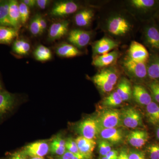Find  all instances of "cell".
Listing matches in <instances>:
<instances>
[{
	"instance_id": "cell-1",
	"label": "cell",
	"mask_w": 159,
	"mask_h": 159,
	"mask_svg": "<svg viewBox=\"0 0 159 159\" xmlns=\"http://www.w3.org/2000/svg\"><path fill=\"white\" fill-rule=\"evenodd\" d=\"M100 130L103 129L118 128L122 126L121 112L113 109L102 111L97 118Z\"/></svg>"
},
{
	"instance_id": "cell-2",
	"label": "cell",
	"mask_w": 159,
	"mask_h": 159,
	"mask_svg": "<svg viewBox=\"0 0 159 159\" xmlns=\"http://www.w3.org/2000/svg\"><path fill=\"white\" fill-rule=\"evenodd\" d=\"M77 131L81 136L94 140L100 131L97 118H89L80 122L77 125Z\"/></svg>"
},
{
	"instance_id": "cell-3",
	"label": "cell",
	"mask_w": 159,
	"mask_h": 159,
	"mask_svg": "<svg viewBox=\"0 0 159 159\" xmlns=\"http://www.w3.org/2000/svg\"><path fill=\"white\" fill-rule=\"evenodd\" d=\"M122 125L134 129L142 125V118L140 113L135 109L129 107L120 111Z\"/></svg>"
},
{
	"instance_id": "cell-4",
	"label": "cell",
	"mask_w": 159,
	"mask_h": 159,
	"mask_svg": "<svg viewBox=\"0 0 159 159\" xmlns=\"http://www.w3.org/2000/svg\"><path fill=\"white\" fill-rule=\"evenodd\" d=\"M78 5L72 1H61L55 3L50 14L54 17H62L73 14L78 9Z\"/></svg>"
},
{
	"instance_id": "cell-5",
	"label": "cell",
	"mask_w": 159,
	"mask_h": 159,
	"mask_svg": "<svg viewBox=\"0 0 159 159\" xmlns=\"http://www.w3.org/2000/svg\"><path fill=\"white\" fill-rule=\"evenodd\" d=\"M23 151L28 157L43 158L50 151V145L45 141H37L27 145Z\"/></svg>"
},
{
	"instance_id": "cell-6",
	"label": "cell",
	"mask_w": 159,
	"mask_h": 159,
	"mask_svg": "<svg viewBox=\"0 0 159 159\" xmlns=\"http://www.w3.org/2000/svg\"><path fill=\"white\" fill-rule=\"evenodd\" d=\"M15 103L14 94L4 90L0 91V120L11 112Z\"/></svg>"
},
{
	"instance_id": "cell-7",
	"label": "cell",
	"mask_w": 159,
	"mask_h": 159,
	"mask_svg": "<svg viewBox=\"0 0 159 159\" xmlns=\"http://www.w3.org/2000/svg\"><path fill=\"white\" fill-rule=\"evenodd\" d=\"M129 58L137 62L145 63L149 58V53L142 44L133 41L129 50Z\"/></svg>"
},
{
	"instance_id": "cell-8",
	"label": "cell",
	"mask_w": 159,
	"mask_h": 159,
	"mask_svg": "<svg viewBox=\"0 0 159 159\" xmlns=\"http://www.w3.org/2000/svg\"><path fill=\"white\" fill-rule=\"evenodd\" d=\"M91 39L89 31L74 29L69 33L68 40L76 48H82L88 44Z\"/></svg>"
},
{
	"instance_id": "cell-9",
	"label": "cell",
	"mask_w": 159,
	"mask_h": 159,
	"mask_svg": "<svg viewBox=\"0 0 159 159\" xmlns=\"http://www.w3.org/2000/svg\"><path fill=\"white\" fill-rule=\"evenodd\" d=\"M69 23L67 21L61 20L51 24L49 29V40L54 41L64 36L68 31Z\"/></svg>"
},
{
	"instance_id": "cell-10",
	"label": "cell",
	"mask_w": 159,
	"mask_h": 159,
	"mask_svg": "<svg viewBox=\"0 0 159 159\" xmlns=\"http://www.w3.org/2000/svg\"><path fill=\"white\" fill-rule=\"evenodd\" d=\"M129 28L130 26L127 20L120 16L113 18L108 23V31L114 35H123L129 31Z\"/></svg>"
},
{
	"instance_id": "cell-11",
	"label": "cell",
	"mask_w": 159,
	"mask_h": 159,
	"mask_svg": "<svg viewBox=\"0 0 159 159\" xmlns=\"http://www.w3.org/2000/svg\"><path fill=\"white\" fill-rule=\"evenodd\" d=\"M125 69L134 77L143 78L147 74V68L145 63L134 61L129 58L125 60L124 62Z\"/></svg>"
},
{
	"instance_id": "cell-12",
	"label": "cell",
	"mask_w": 159,
	"mask_h": 159,
	"mask_svg": "<svg viewBox=\"0 0 159 159\" xmlns=\"http://www.w3.org/2000/svg\"><path fill=\"white\" fill-rule=\"evenodd\" d=\"M99 134L102 140L110 144H118L123 139V133L118 128L103 129L100 130Z\"/></svg>"
},
{
	"instance_id": "cell-13",
	"label": "cell",
	"mask_w": 159,
	"mask_h": 159,
	"mask_svg": "<svg viewBox=\"0 0 159 159\" xmlns=\"http://www.w3.org/2000/svg\"><path fill=\"white\" fill-rule=\"evenodd\" d=\"M148 139V133L145 131L137 130L131 132L127 137V140L131 145L136 148H142Z\"/></svg>"
},
{
	"instance_id": "cell-14",
	"label": "cell",
	"mask_w": 159,
	"mask_h": 159,
	"mask_svg": "<svg viewBox=\"0 0 159 159\" xmlns=\"http://www.w3.org/2000/svg\"><path fill=\"white\" fill-rule=\"evenodd\" d=\"M118 45V43L115 41L107 38H103L95 43L93 51L95 54L102 55L109 53Z\"/></svg>"
},
{
	"instance_id": "cell-15",
	"label": "cell",
	"mask_w": 159,
	"mask_h": 159,
	"mask_svg": "<svg viewBox=\"0 0 159 159\" xmlns=\"http://www.w3.org/2000/svg\"><path fill=\"white\" fill-rule=\"evenodd\" d=\"M55 52L59 57L66 58L76 57L81 54L80 51L75 46L65 43H62L57 46Z\"/></svg>"
},
{
	"instance_id": "cell-16",
	"label": "cell",
	"mask_w": 159,
	"mask_h": 159,
	"mask_svg": "<svg viewBox=\"0 0 159 159\" xmlns=\"http://www.w3.org/2000/svg\"><path fill=\"white\" fill-rule=\"evenodd\" d=\"M132 95L136 102L140 105L147 106L152 102L150 94L142 86H134Z\"/></svg>"
},
{
	"instance_id": "cell-17",
	"label": "cell",
	"mask_w": 159,
	"mask_h": 159,
	"mask_svg": "<svg viewBox=\"0 0 159 159\" xmlns=\"http://www.w3.org/2000/svg\"><path fill=\"white\" fill-rule=\"evenodd\" d=\"M9 19L11 27L18 29L20 26L19 2L16 0L9 1Z\"/></svg>"
},
{
	"instance_id": "cell-18",
	"label": "cell",
	"mask_w": 159,
	"mask_h": 159,
	"mask_svg": "<svg viewBox=\"0 0 159 159\" xmlns=\"http://www.w3.org/2000/svg\"><path fill=\"white\" fill-rule=\"evenodd\" d=\"M118 55L117 52L113 51L102 55H97L93 59L92 64L98 67L110 65L116 59Z\"/></svg>"
},
{
	"instance_id": "cell-19",
	"label": "cell",
	"mask_w": 159,
	"mask_h": 159,
	"mask_svg": "<svg viewBox=\"0 0 159 159\" xmlns=\"http://www.w3.org/2000/svg\"><path fill=\"white\" fill-rule=\"evenodd\" d=\"M18 35V29L0 26V44H10Z\"/></svg>"
},
{
	"instance_id": "cell-20",
	"label": "cell",
	"mask_w": 159,
	"mask_h": 159,
	"mask_svg": "<svg viewBox=\"0 0 159 159\" xmlns=\"http://www.w3.org/2000/svg\"><path fill=\"white\" fill-rule=\"evenodd\" d=\"M93 16V12L90 9H84L76 14L75 23L80 27H86L90 24Z\"/></svg>"
},
{
	"instance_id": "cell-21",
	"label": "cell",
	"mask_w": 159,
	"mask_h": 159,
	"mask_svg": "<svg viewBox=\"0 0 159 159\" xmlns=\"http://www.w3.org/2000/svg\"><path fill=\"white\" fill-rule=\"evenodd\" d=\"M122 101H128L132 95V91L129 82L125 78H123L119 83L116 91Z\"/></svg>"
},
{
	"instance_id": "cell-22",
	"label": "cell",
	"mask_w": 159,
	"mask_h": 159,
	"mask_svg": "<svg viewBox=\"0 0 159 159\" xmlns=\"http://www.w3.org/2000/svg\"><path fill=\"white\" fill-rule=\"evenodd\" d=\"M146 116L148 121L154 125L159 124V105L152 102L146 106Z\"/></svg>"
},
{
	"instance_id": "cell-23",
	"label": "cell",
	"mask_w": 159,
	"mask_h": 159,
	"mask_svg": "<svg viewBox=\"0 0 159 159\" xmlns=\"http://www.w3.org/2000/svg\"><path fill=\"white\" fill-rule=\"evenodd\" d=\"M12 50L15 54L25 56L29 54L31 50V45L25 40L22 39H17L13 42Z\"/></svg>"
},
{
	"instance_id": "cell-24",
	"label": "cell",
	"mask_w": 159,
	"mask_h": 159,
	"mask_svg": "<svg viewBox=\"0 0 159 159\" xmlns=\"http://www.w3.org/2000/svg\"><path fill=\"white\" fill-rule=\"evenodd\" d=\"M66 150V141L60 136H57L53 140L50 146V151L53 154L58 156L62 155Z\"/></svg>"
},
{
	"instance_id": "cell-25",
	"label": "cell",
	"mask_w": 159,
	"mask_h": 159,
	"mask_svg": "<svg viewBox=\"0 0 159 159\" xmlns=\"http://www.w3.org/2000/svg\"><path fill=\"white\" fill-rule=\"evenodd\" d=\"M9 12V1H0V26L11 27Z\"/></svg>"
},
{
	"instance_id": "cell-26",
	"label": "cell",
	"mask_w": 159,
	"mask_h": 159,
	"mask_svg": "<svg viewBox=\"0 0 159 159\" xmlns=\"http://www.w3.org/2000/svg\"><path fill=\"white\" fill-rule=\"evenodd\" d=\"M33 55L36 60L40 61H46L52 58V53L50 49L43 45L36 47L33 52Z\"/></svg>"
},
{
	"instance_id": "cell-27",
	"label": "cell",
	"mask_w": 159,
	"mask_h": 159,
	"mask_svg": "<svg viewBox=\"0 0 159 159\" xmlns=\"http://www.w3.org/2000/svg\"><path fill=\"white\" fill-rule=\"evenodd\" d=\"M147 42L152 48L159 50V32L155 27L148 28L146 31Z\"/></svg>"
},
{
	"instance_id": "cell-28",
	"label": "cell",
	"mask_w": 159,
	"mask_h": 159,
	"mask_svg": "<svg viewBox=\"0 0 159 159\" xmlns=\"http://www.w3.org/2000/svg\"><path fill=\"white\" fill-rule=\"evenodd\" d=\"M123 102L116 92L111 93L102 100V103L103 106L107 107H112L120 105Z\"/></svg>"
},
{
	"instance_id": "cell-29",
	"label": "cell",
	"mask_w": 159,
	"mask_h": 159,
	"mask_svg": "<svg viewBox=\"0 0 159 159\" xmlns=\"http://www.w3.org/2000/svg\"><path fill=\"white\" fill-rule=\"evenodd\" d=\"M97 75L113 86L116 84L118 79L116 74L110 69L102 70Z\"/></svg>"
},
{
	"instance_id": "cell-30",
	"label": "cell",
	"mask_w": 159,
	"mask_h": 159,
	"mask_svg": "<svg viewBox=\"0 0 159 159\" xmlns=\"http://www.w3.org/2000/svg\"><path fill=\"white\" fill-rule=\"evenodd\" d=\"M92 80L95 84L104 93L110 92L113 89L114 86L109 83L102 78H100L97 75L94 76L92 78Z\"/></svg>"
},
{
	"instance_id": "cell-31",
	"label": "cell",
	"mask_w": 159,
	"mask_h": 159,
	"mask_svg": "<svg viewBox=\"0 0 159 159\" xmlns=\"http://www.w3.org/2000/svg\"><path fill=\"white\" fill-rule=\"evenodd\" d=\"M96 144L97 143L95 140H92L87 144L79 148V152L84 156L87 159H90L92 157V154L95 148Z\"/></svg>"
},
{
	"instance_id": "cell-32",
	"label": "cell",
	"mask_w": 159,
	"mask_h": 159,
	"mask_svg": "<svg viewBox=\"0 0 159 159\" xmlns=\"http://www.w3.org/2000/svg\"><path fill=\"white\" fill-rule=\"evenodd\" d=\"M21 24L25 25L30 17V8L22 1L19 3Z\"/></svg>"
},
{
	"instance_id": "cell-33",
	"label": "cell",
	"mask_w": 159,
	"mask_h": 159,
	"mask_svg": "<svg viewBox=\"0 0 159 159\" xmlns=\"http://www.w3.org/2000/svg\"><path fill=\"white\" fill-rule=\"evenodd\" d=\"M147 74L151 79L159 78V59L152 62L147 68Z\"/></svg>"
},
{
	"instance_id": "cell-34",
	"label": "cell",
	"mask_w": 159,
	"mask_h": 159,
	"mask_svg": "<svg viewBox=\"0 0 159 159\" xmlns=\"http://www.w3.org/2000/svg\"><path fill=\"white\" fill-rule=\"evenodd\" d=\"M29 29L31 34L34 36H38L42 34L37 14L31 20L29 24Z\"/></svg>"
},
{
	"instance_id": "cell-35",
	"label": "cell",
	"mask_w": 159,
	"mask_h": 159,
	"mask_svg": "<svg viewBox=\"0 0 159 159\" xmlns=\"http://www.w3.org/2000/svg\"><path fill=\"white\" fill-rule=\"evenodd\" d=\"M99 154L102 157H105L111 149V146L109 142L104 140H101L98 143Z\"/></svg>"
},
{
	"instance_id": "cell-36",
	"label": "cell",
	"mask_w": 159,
	"mask_h": 159,
	"mask_svg": "<svg viewBox=\"0 0 159 159\" xmlns=\"http://www.w3.org/2000/svg\"><path fill=\"white\" fill-rule=\"evenodd\" d=\"M132 3L138 8H146L152 7L155 3L153 0H133Z\"/></svg>"
},
{
	"instance_id": "cell-37",
	"label": "cell",
	"mask_w": 159,
	"mask_h": 159,
	"mask_svg": "<svg viewBox=\"0 0 159 159\" xmlns=\"http://www.w3.org/2000/svg\"><path fill=\"white\" fill-rule=\"evenodd\" d=\"M66 150L74 154L79 153V150L76 142L72 139H69L66 141Z\"/></svg>"
},
{
	"instance_id": "cell-38",
	"label": "cell",
	"mask_w": 159,
	"mask_h": 159,
	"mask_svg": "<svg viewBox=\"0 0 159 159\" xmlns=\"http://www.w3.org/2000/svg\"><path fill=\"white\" fill-rule=\"evenodd\" d=\"M150 159H159V145L152 144L148 147Z\"/></svg>"
},
{
	"instance_id": "cell-39",
	"label": "cell",
	"mask_w": 159,
	"mask_h": 159,
	"mask_svg": "<svg viewBox=\"0 0 159 159\" xmlns=\"http://www.w3.org/2000/svg\"><path fill=\"white\" fill-rule=\"evenodd\" d=\"M149 88L154 99L159 103V83H152L149 85Z\"/></svg>"
},
{
	"instance_id": "cell-40",
	"label": "cell",
	"mask_w": 159,
	"mask_h": 159,
	"mask_svg": "<svg viewBox=\"0 0 159 159\" xmlns=\"http://www.w3.org/2000/svg\"><path fill=\"white\" fill-rule=\"evenodd\" d=\"M28 156L23 150L18 151L9 156L8 159H28Z\"/></svg>"
},
{
	"instance_id": "cell-41",
	"label": "cell",
	"mask_w": 159,
	"mask_h": 159,
	"mask_svg": "<svg viewBox=\"0 0 159 159\" xmlns=\"http://www.w3.org/2000/svg\"><path fill=\"white\" fill-rule=\"evenodd\" d=\"M129 159H146L145 153L139 151H131L129 153Z\"/></svg>"
},
{
	"instance_id": "cell-42",
	"label": "cell",
	"mask_w": 159,
	"mask_h": 159,
	"mask_svg": "<svg viewBox=\"0 0 159 159\" xmlns=\"http://www.w3.org/2000/svg\"><path fill=\"white\" fill-rule=\"evenodd\" d=\"M38 19L39 22L42 34L45 31L47 28V23L44 18L41 15L38 14Z\"/></svg>"
},
{
	"instance_id": "cell-43",
	"label": "cell",
	"mask_w": 159,
	"mask_h": 159,
	"mask_svg": "<svg viewBox=\"0 0 159 159\" xmlns=\"http://www.w3.org/2000/svg\"><path fill=\"white\" fill-rule=\"evenodd\" d=\"M36 6L41 9H45L51 3L49 0H36Z\"/></svg>"
},
{
	"instance_id": "cell-44",
	"label": "cell",
	"mask_w": 159,
	"mask_h": 159,
	"mask_svg": "<svg viewBox=\"0 0 159 159\" xmlns=\"http://www.w3.org/2000/svg\"><path fill=\"white\" fill-rule=\"evenodd\" d=\"M75 154L70 152L66 150L65 152L62 155L59 156L58 159H74Z\"/></svg>"
},
{
	"instance_id": "cell-45",
	"label": "cell",
	"mask_w": 159,
	"mask_h": 159,
	"mask_svg": "<svg viewBox=\"0 0 159 159\" xmlns=\"http://www.w3.org/2000/svg\"><path fill=\"white\" fill-rule=\"evenodd\" d=\"M119 154L116 150H111L107 154L106 157L109 159H118Z\"/></svg>"
},
{
	"instance_id": "cell-46",
	"label": "cell",
	"mask_w": 159,
	"mask_h": 159,
	"mask_svg": "<svg viewBox=\"0 0 159 159\" xmlns=\"http://www.w3.org/2000/svg\"><path fill=\"white\" fill-rule=\"evenodd\" d=\"M22 2L29 8H33L36 6V0H23Z\"/></svg>"
},
{
	"instance_id": "cell-47",
	"label": "cell",
	"mask_w": 159,
	"mask_h": 159,
	"mask_svg": "<svg viewBox=\"0 0 159 159\" xmlns=\"http://www.w3.org/2000/svg\"><path fill=\"white\" fill-rule=\"evenodd\" d=\"M118 159H129V153L125 150L121 151L119 154Z\"/></svg>"
},
{
	"instance_id": "cell-48",
	"label": "cell",
	"mask_w": 159,
	"mask_h": 159,
	"mask_svg": "<svg viewBox=\"0 0 159 159\" xmlns=\"http://www.w3.org/2000/svg\"><path fill=\"white\" fill-rule=\"evenodd\" d=\"M74 159H87L84 156L82 155V154L79 152L77 154H75V156Z\"/></svg>"
},
{
	"instance_id": "cell-49",
	"label": "cell",
	"mask_w": 159,
	"mask_h": 159,
	"mask_svg": "<svg viewBox=\"0 0 159 159\" xmlns=\"http://www.w3.org/2000/svg\"><path fill=\"white\" fill-rule=\"evenodd\" d=\"M156 134L157 139H158L159 140V124L158 125L157 127L156 133Z\"/></svg>"
},
{
	"instance_id": "cell-50",
	"label": "cell",
	"mask_w": 159,
	"mask_h": 159,
	"mask_svg": "<svg viewBox=\"0 0 159 159\" xmlns=\"http://www.w3.org/2000/svg\"><path fill=\"white\" fill-rule=\"evenodd\" d=\"M3 89L2 86V83H1V80H0V91L3 90Z\"/></svg>"
},
{
	"instance_id": "cell-51",
	"label": "cell",
	"mask_w": 159,
	"mask_h": 159,
	"mask_svg": "<svg viewBox=\"0 0 159 159\" xmlns=\"http://www.w3.org/2000/svg\"><path fill=\"white\" fill-rule=\"evenodd\" d=\"M30 159H44L43 158L41 157H34V158H31Z\"/></svg>"
},
{
	"instance_id": "cell-52",
	"label": "cell",
	"mask_w": 159,
	"mask_h": 159,
	"mask_svg": "<svg viewBox=\"0 0 159 159\" xmlns=\"http://www.w3.org/2000/svg\"><path fill=\"white\" fill-rule=\"evenodd\" d=\"M100 159H109L107 157H102Z\"/></svg>"
}]
</instances>
